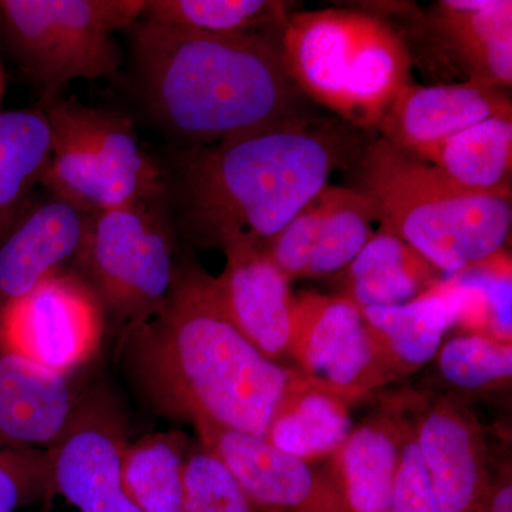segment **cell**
Masks as SVG:
<instances>
[{"instance_id": "obj_1", "label": "cell", "mask_w": 512, "mask_h": 512, "mask_svg": "<svg viewBox=\"0 0 512 512\" xmlns=\"http://www.w3.org/2000/svg\"><path fill=\"white\" fill-rule=\"evenodd\" d=\"M366 144L346 121L306 116L238 140L168 148L158 158L181 245L265 247Z\"/></svg>"}, {"instance_id": "obj_2", "label": "cell", "mask_w": 512, "mask_h": 512, "mask_svg": "<svg viewBox=\"0 0 512 512\" xmlns=\"http://www.w3.org/2000/svg\"><path fill=\"white\" fill-rule=\"evenodd\" d=\"M128 383L164 419L265 439L293 369L272 362L229 322L212 276L181 251L156 316L117 336Z\"/></svg>"}, {"instance_id": "obj_3", "label": "cell", "mask_w": 512, "mask_h": 512, "mask_svg": "<svg viewBox=\"0 0 512 512\" xmlns=\"http://www.w3.org/2000/svg\"><path fill=\"white\" fill-rule=\"evenodd\" d=\"M124 63L138 110L174 148L238 140L309 116L279 40L264 33L210 35L138 19Z\"/></svg>"}, {"instance_id": "obj_4", "label": "cell", "mask_w": 512, "mask_h": 512, "mask_svg": "<svg viewBox=\"0 0 512 512\" xmlns=\"http://www.w3.org/2000/svg\"><path fill=\"white\" fill-rule=\"evenodd\" d=\"M352 167L373 220L437 271L460 274L503 251L510 237L511 194L461 190L383 138L366 144Z\"/></svg>"}, {"instance_id": "obj_5", "label": "cell", "mask_w": 512, "mask_h": 512, "mask_svg": "<svg viewBox=\"0 0 512 512\" xmlns=\"http://www.w3.org/2000/svg\"><path fill=\"white\" fill-rule=\"evenodd\" d=\"M282 57L305 97L357 128L379 126L406 86L410 55L380 19L350 10H322L288 19Z\"/></svg>"}, {"instance_id": "obj_6", "label": "cell", "mask_w": 512, "mask_h": 512, "mask_svg": "<svg viewBox=\"0 0 512 512\" xmlns=\"http://www.w3.org/2000/svg\"><path fill=\"white\" fill-rule=\"evenodd\" d=\"M181 249L165 197L94 212L72 271L96 296L117 336L156 316Z\"/></svg>"}, {"instance_id": "obj_7", "label": "cell", "mask_w": 512, "mask_h": 512, "mask_svg": "<svg viewBox=\"0 0 512 512\" xmlns=\"http://www.w3.org/2000/svg\"><path fill=\"white\" fill-rule=\"evenodd\" d=\"M143 8L144 0H2L0 35L46 103L76 79L119 80L124 55L113 35Z\"/></svg>"}, {"instance_id": "obj_8", "label": "cell", "mask_w": 512, "mask_h": 512, "mask_svg": "<svg viewBox=\"0 0 512 512\" xmlns=\"http://www.w3.org/2000/svg\"><path fill=\"white\" fill-rule=\"evenodd\" d=\"M288 357L306 382L349 404L387 384L362 309L343 295L293 298Z\"/></svg>"}, {"instance_id": "obj_9", "label": "cell", "mask_w": 512, "mask_h": 512, "mask_svg": "<svg viewBox=\"0 0 512 512\" xmlns=\"http://www.w3.org/2000/svg\"><path fill=\"white\" fill-rule=\"evenodd\" d=\"M127 421L116 397L84 389L72 421L47 450L52 497L59 494L79 512H140L123 480Z\"/></svg>"}, {"instance_id": "obj_10", "label": "cell", "mask_w": 512, "mask_h": 512, "mask_svg": "<svg viewBox=\"0 0 512 512\" xmlns=\"http://www.w3.org/2000/svg\"><path fill=\"white\" fill-rule=\"evenodd\" d=\"M104 330L96 296L72 269L49 276L0 312V342L63 375L92 360Z\"/></svg>"}, {"instance_id": "obj_11", "label": "cell", "mask_w": 512, "mask_h": 512, "mask_svg": "<svg viewBox=\"0 0 512 512\" xmlns=\"http://www.w3.org/2000/svg\"><path fill=\"white\" fill-rule=\"evenodd\" d=\"M198 443L214 454L252 504L289 512H343L326 474L254 434L195 424Z\"/></svg>"}, {"instance_id": "obj_12", "label": "cell", "mask_w": 512, "mask_h": 512, "mask_svg": "<svg viewBox=\"0 0 512 512\" xmlns=\"http://www.w3.org/2000/svg\"><path fill=\"white\" fill-rule=\"evenodd\" d=\"M90 212L40 187L0 235V312L72 268Z\"/></svg>"}, {"instance_id": "obj_13", "label": "cell", "mask_w": 512, "mask_h": 512, "mask_svg": "<svg viewBox=\"0 0 512 512\" xmlns=\"http://www.w3.org/2000/svg\"><path fill=\"white\" fill-rule=\"evenodd\" d=\"M439 512H478L491 483L483 427L454 399L427 403L412 420Z\"/></svg>"}, {"instance_id": "obj_14", "label": "cell", "mask_w": 512, "mask_h": 512, "mask_svg": "<svg viewBox=\"0 0 512 512\" xmlns=\"http://www.w3.org/2000/svg\"><path fill=\"white\" fill-rule=\"evenodd\" d=\"M224 271L212 276L215 296L229 322L272 362L282 365L291 339L293 296L288 278L262 245L228 242Z\"/></svg>"}, {"instance_id": "obj_15", "label": "cell", "mask_w": 512, "mask_h": 512, "mask_svg": "<svg viewBox=\"0 0 512 512\" xmlns=\"http://www.w3.org/2000/svg\"><path fill=\"white\" fill-rule=\"evenodd\" d=\"M83 392L76 376L37 365L0 342V446L49 450Z\"/></svg>"}, {"instance_id": "obj_16", "label": "cell", "mask_w": 512, "mask_h": 512, "mask_svg": "<svg viewBox=\"0 0 512 512\" xmlns=\"http://www.w3.org/2000/svg\"><path fill=\"white\" fill-rule=\"evenodd\" d=\"M512 113L503 89L474 82L413 86L406 84L380 120L383 140L414 156L424 148L500 114Z\"/></svg>"}, {"instance_id": "obj_17", "label": "cell", "mask_w": 512, "mask_h": 512, "mask_svg": "<svg viewBox=\"0 0 512 512\" xmlns=\"http://www.w3.org/2000/svg\"><path fill=\"white\" fill-rule=\"evenodd\" d=\"M407 416L393 404L367 416L330 456L329 477L343 512H390Z\"/></svg>"}, {"instance_id": "obj_18", "label": "cell", "mask_w": 512, "mask_h": 512, "mask_svg": "<svg viewBox=\"0 0 512 512\" xmlns=\"http://www.w3.org/2000/svg\"><path fill=\"white\" fill-rule=\"evenodd\" d=\"M429 18L433 39L466 73V82L511 86V0H444Z\"/></svg>"}, {"instance_id": "obj_19", "label": "cell", "mask_w": 512, "mask_h": 512, "mask_svg": "<svg viewBox=\"0 0 512 512\" xmlns=\"http://www.w3.org/2000/svg\"><path fill=\"white\" fill-rule=\"evenodd\" d=\"M37 107L49 124L52 147L82 151L110 173L164 185L160 158L143 147L133 120L126 114L86 106L62 96Z\"/></svg>"}, {"instance_id": "obj_20", "label": "cell", "mask_w": 512, "mask_h": 512, "mask_svg": "<svg viewBox=\"0 0 512 512\" xmlns=\"http://www.w3.org/2000/svg\"><path fill=\"white\" fill-rule=\"evenodd\" d=\"M362 313L387 383L413 375L436 359L444 336L458 320L456 299L444 282L403 305L367 306Z\"/></svg>"}, {"instance_id": "obj_21", "label": "cell", "mask_w": 512, "mask_h": 512, "mask_svg": "<svg viewBox=\"0 0 512 512\" xmlns=\"http://www.w3.org/2000/svg\"><path fill=\"white\" fill-rule=\"evenodd\" d=\"M349 403L306 382L295 369L265 440L306 463L330 457L353 429Z\"/></svg>"}, {"instance_id": "obj_22", "label": "cell", "mask_w": 512, "mask_h": 512, "mask_svg": "<svg viewBox=\"0 0 512 512\" xmlns=\"http://www.w3.org/2000/svg\"><path fill=\"white\" fill-rule=\"evenodd\" d=\"M413 157L433 165L461 190L511 194L512 113L473 124Z\"/></svg>"}, {"instance_id": "obj_23", "label": "cell", "mask_w": 512, "mask_h": 512, "mask_svg": "<svg viewBox=\"0 0 512 512\" xmlns=\"http://www.w3.org/2000/svg\"><path fill=\"white\" fill-rule=\"evenodd\" d=\"M437 269L386 229L373 234L343 271V296L360 309L403 305L433 288Z\"/></svg>"}, {"instance_id": "obj_24", "label": "cell", "mask_w": 512, "mask_h": 512, "mask_svg": "<svg viewBox=\"0 0 512 512\" xmlns=\"http://www.w3.org/2000/svg\"><path fill=\"white\" fill-rule=\"evenodd\" d=\"M52 136L39 107L0 113V235L42 183Z\"/></svg>"}, {"instance_id": "obj_25", "label": "cell", "mask_w": 512, "mask_h": 512, "mask_svg": "<svg viewBox=\"0 0 512 512\" xmlns=\"http://www.w3.org/2000/svg\"><path fill=\"white\" fill-rule=\"evenodd\" d=\"M190 448L180 430L156 431L128 443L123 480L140 512H187L184 473Z\"/></svg>"}, {"instance_id": "obj_26", "label": "cell", "mask_w": 512, "mask_h": 512, "mask_svg": "<svg viewBox=\"0 0 512 512\" xmlns=\"http://www.w3.org/2000/svg\"><path fill=\"white\" fill-rule=\"evenodd\" d=\"M288 5L276 0H144L140 19L210 35H251L284 29Z\"/></svg>"}, {"instance_id": "obj_27", "label": "cell", "mask_w": 512, "mask_h": 512, "mask_svg": "<svg viewBox=\"0 0 512 512\" xmlns=\"http://www.w3.org/2000/svg\"><path fill=\"white\" fill-rule=\"evenodd\" d=\"M497 255L491 256L480 264L470 266L444 284L456 299L457 323L476 328L478 335L511 342L510 261H503L500 265L495 264Z\"/></svg>"}, {"instance_id": "obj_28", "label": "cell", "mask_w": 512, "mask_h": 512, "mask_svg": "<svg viewBox=\"0 0 512 512\" xmlns=\"http://www.w3.org/2000/svg\"><path fill=\"white\" fill-rule=\"evenodd\" d=\"M373 215L366 198L355 188L333 187L318 245L306 278H323L345 271L373 237Z\"/></svg>"}, {"instance_id": "obj_29", "label": "cell", "mask_w": 512, "mask_h": 512, "mask_svg": "<svg viewBox=\"0 0 512 512\" xmlns=\"http://www.w3.org/2000/svg\"><path fill=\"white\" fill-rule=\"evenodd\" d=\"M444 382L463 392H487L510 386L512 343L468 333L441 345L436 356Z\"/></svg>"}, {"instance_id": "obj_30", "label": "cell", "mask_w": 512, "mask_h": 512, "mask_svg": "<svg viewBox=\"0 0 512 512\" xmlns=\"http://www.w3.org/2000/svg\"><path fill=\"white\" fill-rule=\"evenodd\" d=\"M184 481L187 512H252V503L235 478L200 443L190 448Z\"/></svg>"}, {"instance_id": "obj_31", "label": "cell", "mask_w": 512, "mask_h": 512, "mask_svg": "<svg viewBox=\"0 0 512 512\" xmlns=\"http://www.w3.org/2000/svg\"><path fill=\"white\" fill-rule=\"evenodd\" d=\"M332 194L333 187L328 185L265 245L266 255L289 279L305 276L318 245Z\"/></svg>"}, {"instance_id": "obj_32", "label": "cell", "mask_w": 512, "mask_h": 512, "mask_svg": "<svg viewBox=\"0 0 512 512\" xmlns=\"http://www.w3.org/2000/svg\"><path fill=\"white\" fill-rule=\"evenodd\" d=\"M52 497L47 450L0 446V512H15Z\"/></svg>"}, {"instance_id": "obj_33", "label": "cell", "mask_w": 512, "mask_h": 512, "mask_svg": "<svg viewBox=\"0 0 512 512\" xmlns=\"http://www.w3.org/2000/svg\"><path fill=\"white\" fill-rule=\"evenodd\" d=\"M390 512H439L410 419H407L404 431Z\"/></svg>"}, {"instance_id": "obj_34", "label": "cell", "mask_w": 512, "mask_h": 512, "mask_svg": "<svg viewBox=\"0 0 512 512\" xmlns=\"http://www.w3.org/2000/svg\"><path fill=\"white\" fill-rule=\"evenodd\" d=\"M478 512H512V483L510 467L504 468L485 498Z\"/></svg>"}, {"instance_id": "obj_35", "label": "cell", "mask_w": 512, "mask_h": 512, "mask_svg": "<svg viewBox=\"0 0 512 512\" xmlns=\"http://www.w3.org/2000/svg\"><path fill=\"white\" fill-rule=\"evenodd\" d=\"M0 94H2V72H0Z\"/></svg>"}]
</instances>
